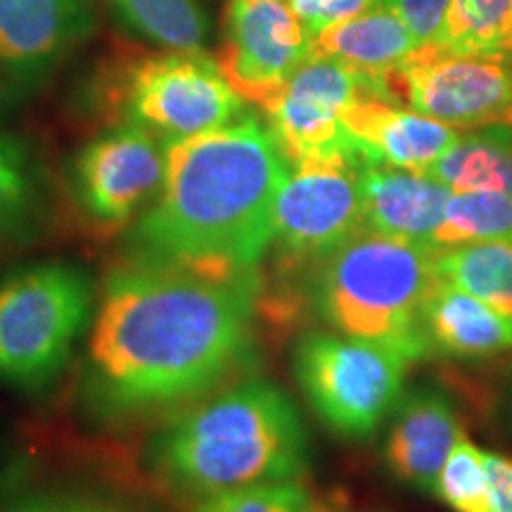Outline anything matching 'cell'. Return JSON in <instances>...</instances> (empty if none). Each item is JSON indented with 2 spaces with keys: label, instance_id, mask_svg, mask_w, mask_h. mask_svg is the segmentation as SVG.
<instances>
[{
  "label": "cell",
  "instance_id": "obj_1",
  "mask_svg": "<svg viewBox=\"0 0 512 512\" xmlns=\"http://www.w3.org/2000/svg\"><path fill=\"white\" fill-rule=\"evenodd\" d=\"M259 278L136 264L107 278L88 339L86 396L102 415L150 413L207 394L252 344Z\"/></svg>",
  "mask_w": 512,
  "mask_h": 512
},
{
  "label": "cell",
  "instance_id": "obj_2",
  "mask_svg": "<svg viewBox=\"0 0 512 512\" xmlns=\"http://www.w3.org/2000/svg\"><path fill=\"white\" fill-rule=\"evenodd\" d=\"M157 200L133 226L136 259L207 278H259L271 252L275 204L290 159L266 121L240 114L226 126L166 145Z\"/></svg>",
  "mask_w": 512,
  "mask_h": 512
},
{
  "label": "cell",
  "instance_id": "obj_3",
  "mask_svg": "<svg viewBox=\"0 0 512 512\" xmlns=\"http://www.w3.org/2000/svg\"><path fill=\"white\" fill-rule=\"evenodd\" d=\"M145 463L159 484L195 501L299 479L309 463V437L290 394L252 377L178 413L150 439Z\"/></svg>",
  "mask_w": 512,
  "mask_h": 512
},
{
  "label": "cell",
  "instance_id": "obj_4",
  "mask_svg": "<svg viewBox=\"0 0 512 512\" xmlns=\"http://www.w3.org/2000/svg\"><path fill=\"white\" fill-rule=\"evenodd\" d=\"M437 283L434 249L363 228L316 266L313 309L328 328L408 363L430 356L422 306Z\"/></svg>",
  "mask_w": 512,
  "mask_h": 512
},
{
  "label": "cell",
  "instance_id": "obj_5",
  "mask_svg": "<svg viewBox=\"0 0 512 512\" xmlns=\"http://www.w3.org/2000/svg\"><path fill=\"white\" fill-rule=\"evenodd\" d=\"M91 275L41 261L0 275V384L38 392L57 380L95 316Z\"/></svg>",
  "mask_w": 512,
  "mask_h": 512
},
{
  "label": "cell",
  "instance_id": "obj_6",
  "mask_svg": "<svg viewBox=\"0 0 512 512\" xmlns=\"http://www.w3.org/2000/svg\"><path fill=\"white\" fill-rule=\"evenodd\" d=\"M408 361L380 344L309 332L294 347V377L318 418L339 437L368 439L403 396Z\"/></svg>",
  "mask_w": 512,
  "mask_h": 512
},
{
  "label": "cell",
  "instance_id": "obj_7",
  "mask_svg": "<svg viewBox=\"0 0 512 512\" xmlns=\"http://www.w3.org/2000/svg\"><path fill=\"white\" fill-rule=\"evenodd\" d=\"M124 124H136L166 145L238 119L245 100L219 62L202 50H164L121 72L117 83Z\"/></svg>",
  "mask_w": 512,
  "mask_h": 512
},
{
  "label": "cell",
  "instance_id": "obj_8",
  "mask_svg": "<svg viewBox=\"0 0 512 512\" xmlns=\"http://www.w3.org/2000/svg\"><path fill=\"white\" fill-rule=\"evenodd\" d=\"M382 93L453 128L512 126V57L465 55L425 43L384 76Z\"/></svg>",
  "mask_w": 512,
  "mask_h": 512
},
{
  "label": "cell",
  "instance_id": "obj_9",
  "mask_svg": "<svg viewBox=\"0 0 512 512\" xmlns=\"http://www.w3.org/2000/svg\"><path fill=\"white\" fill-rule=\"evenodd\" d=\"M361 155L302 159L290 164L278 204L271 252L287 266H318L363 223Z\"/></svg>",
  "mask_w": 512,
  "mask_h": 512
},
{
  "label": "cell",
  "instance_id": "obj_10",
  "mask_svg": "<svg viewBox=\"0 0 512 512\" xmlns=\"http://www.w3.org/2000/svg\"><path fill=\"white\" fill-rule=\"evenodd\" d=\"M363 95H377V91L361 72L332 57L311 55L261 110L290 164L302 159L349 157L361 152L342 117L351 102Z\"/></svg>",
  "mask_w": 512,
  "mask_h": 512
},
{
  "label": "cell",
  "instance_id": "obj_11",
  "mask_svg": "<svg viewBox=\"0 0 512 512\" xmlns=\"http://www.w3.org/2000/svg\"><path fill=\"white\" fill-rule=\"evenodd\" d=\"M166 143L136 124H119L76 152L72 192L102 228H121L157 200L166 178Z\"/></svg>",
  "mask_w": 512,
  "mask_h": 512
},
{
  "label": "cell",
  "instance_id": "obj_12",
  "mask_svg": "<svg viewBox=\"0 0 512 512\" xmlns=\"http://www.w3.org/2000/svg\"><path fill=\"white\" fill-rule=\"evenodd\" d=\"M95 31V0H0V112L27 105Z\"/></svg>",
  "mask_w": 512,
  "mask_h": 512
},
{
  "label": "cell",
  "instance_id": "obj_13",
  "mask_svg": "<svg viewBox=\"0 0 512 512\" xmlns=\"http://www.w3.org/2000/svg\"><path fill=\"white\" fill-rule=\"evenodd\" d=\"M311 57V36L287 0H228L219 67L245 102L264 105Z\"/></svg>",
  "mask_w": 512,
  "mask_h": 512
},
{
  "label": "cell",
  "instance_id": "obj_14",
  "mask_svg": "<svg viewBox=\"0 0 512 512\" xmlns=\"http://www.w3.org/2000/svg\"><path fill=\"white\" fill-rule=\"evenodd\" d=\"M465 439L456 406L437 387H418L401 396L384 441V465L396 482L434 491L446 458Z\"/></svg>",
  "mask_w": 512,
  "mask_h": 512
},
{
  "label": "cell",
  "instance_id": "obj_15",
  "mask_svg": "<svg viewBox=\"0 0 512 512\" xmlns=\"http://www.w3.org/2000/svg\"><path fill=\"white\" fill-rule=\"evenodd\" d=\"M342 121L366 162L422 174L460 138L458 128L377 95L351 102Z\"/></svg>",
  "mask_w": 512,
  "mask_h": 512
},
{
  "label": "cell",
  "instance_id": "obj_16",
  "mask_svg": "<svg viewBox=\"0 0 512 512\" xmlns=\"http://www.w3.org/2000/svg\"><path fill=\"white\" fill-rule=\"evenodd\" d=\"M361 195L368 230L432 247L453 190L422 171L366 162Z\"/></svg>",
  "mask_w": 512,
  "mask_h": 512
},
{
  "label": "cell",
  "instance_id": "obj_17",
  "mask_svg": "<svg viewBox=\"0 0 512 512\" xmlns=\"http://www.w3.org/2000/svg\"><path fill=\"white\" fill-rule=\"evenodd\" d=\"M422 325L432 354L489 358L512 351V316L439 275L422 306Z\"/></svg>",
  "mask_w": 512,
  "mask_h": 512
},
{
  "label": "cell",
  "instance_id": "obj_18",
  "mask_svg": "<svg viewBox=\"0 0 512 512\" xmlns=\"http://www.w3.org/2000/svg\"><path fill=\"white\" fill-rule=\"evenodd\" d=\"M415 48L418 43L406 24L380 3H373L354 19L320 31L311 41V55L332 57L354 67L373 83L380 98H384V76L399 69Z\"/></svg>",
  "mask_w": 512,
  "mask_h": 512
},
{
  "label": "cell",
  "instance_id": "obj_19",
  "mask_svg": "<svg viewBox=\"0 0 512 512\" xmlns=\"http://www.w3.org/2000/svg\"><path fill=\"white\" fill-rule=\"evenodd\" d=\"M453 192L512 195V126H486L460 138L425 171Z\"/></svg>",
  "mask_w": 512,
  "mask_h": 512
},
{
  "label": "cell",
  "instance_id": "obj_20",
  "mask_svg": "<svg viewBox=\"0 0 512 512\" xmlns=\"http://www.w3.org/2000/svg\"><path fill=\"white\" fill-rule=\"evenodd\" d=\"M434 268L441 280L512 316V240L434 249Z\"/></svg>",
  "mask_w": 512,
  "mask_h": 512
},
{
  "label": "cell",
  "instance_id": "obj_21",
  "mask_svg": "<svg viewBox=\"0 0 512 512\" xmlns=\"http://www.w3.org/2000/svg\"><path fill=\"white\" fill-rule=\"evenodd\" d=\"M124 29L162 50H200L209 36L202 0H107Z\"/></svg>",
  "mask_w": 512,
  "mask_h": 512
},
{
  "label": "cell",
  "instance_id": "obj_22",
  "mask_svg": "<svg viewBox=\"0 0 512 512\" xmlns=\"http://www.w3.org/2000/svg\"><path fill=\"white\" fill-rule=\"evenodd\" d=\"M434 43L453 53L512 57V0H451Z\"/></svg>",
  "mask_w": 512,
  "mask_h": 512
},
{
  "label": "cell",
  "instance_id": "obj_23",
  "mask_svg": "<svg viewBox=\"0 0 512 512\" xmlns=\"http://www.w3.org/2000/svg\"><path fill=\"white\" fill-rule=\"evenodd\" d=\"M512 240V195L508 192H453L432 249Z\"/></svg>",
  "mask_w": 512,
  "mask_h": 512
},
{
  "label": "cell",
  "instance_id": "obj_24",
  "mask_svg": "<svg viewBox=\"0 0 512 512\" xmlns=\"http://www.w3.org/2000/svg\"><path fill=\"white\" fill-rule=\"evenodd\" d=\"M432 494L453 512H489V479L482 448L467 437L460 441L441 467Z\"/></svg>",
  "mask_w": 512,
  "mask_h": 512
},
{
  "label": "cell",
  "instance_id": "obj_25",
  "mask_svg": "<svg viewBox=\"0 0 512 512\" xmlns=\"http://www.w3.org/2000/svg\"><path fill=\"white\" fill-rule=\"evenodd\" d=\"M311 496L299 479L238 486L190 501V512H306Z\"/></svg>",
  "mask_w": 512,
  "mask_h": 512
},
{
  "label": "cell",
  "instance_id": "obj_26",
  "mask_svg": "<svg viewBox=\"0 0 512 512\" xmlns=\"http://www.w3.org/2000/svg\"><path fill=\"white\" fill-rule=\"evenodd\" d=\"M34 192L36 174L27 145L0 131V242L27 216Z\"/></svg>",
  "mask_w": 512,
  "mask_h": 512
},
{
  "label": "cell",
  "instance_id": "obj_27",
  "mask_svg": "<svg viewBox=\"0 0 512 512\" xmlns=\"http://www.w3.org/2000/svg\"><path fill=\"white\" fill-rule=\"evenodd\" d=\"M375 3L396 12L418 46L437 41L451 8V0H375Z\"/></svg>",
  "mask_w": 512,
  "mask_h": 512
},
{
  "label": "cell",
  "instance_id": "obj_28",
  "mask_svg": "<svg viewBox=\"0 0 512 512\" xmlns=\"http://www.w3.org/2000/svg\"><path fill=\"white\" fill-rule=\"evenodd\" d=\"M3 512H131L117 503L74 491H34L12 501Z\"/></svg>",
  "mask_w": 512,
  "mask_h": 512
},
{
  "label": "cell",
  "instance_id": "obj_29",
  "mask_svg": "<svg viewBox=\"0 0 512 512\" xmlns=\"http://www.w3.org/2000/svg\"><path fill=\"white\" fill-rule=\"evenodd\" d=\"M292 10L297 12L299 22L304 24L311 41L320 31L335 27L339 22H347L366 12L375 0H287Z\"/></svg>",
  "mask_w": 512,
  "mask_h": 512
},
{
  "label": "cell",
  "instance_id": "obj_30",
  "mask_svg": "<svg viewBox=\"0 0 512 512\" xmlns=\"http://www.w3.org/2000/svg\"><path fill=\"white\" fill-rule=\"evenodd\" d=\"M489 479V512H512V458L484 451Z\"/></svg>",
  "mask_w": 512,
  "mask_h": 512
},
{
  "label": "cell",
  "instance_id": "obj_31",
  "mask_svg": "<svg viewBox=\"0 0 512 512\" xmlns=\"http://www.w3.org/2000/svg\"><path fill=\"white\" fill-rule=\"evenodd\" d=\"M306 512H342V510H337L335 505H318V503H311V508L306 510Z\"/></svg>",
  "mask_w": 512,
  "mask_h": 512
}]
</instances>
